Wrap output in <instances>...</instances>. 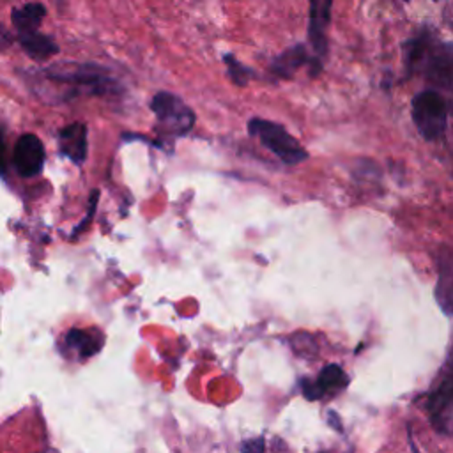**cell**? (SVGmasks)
<instances>
[{
	"label": "cell",
	"instance_id": "obj_9",
	"mask_svg": "<svg viewBox=\"0 0 453 453\" xmlns=\"http://www.w3.org/2000/svg\"><path fill=\"white\" fill-rule=\"evenodd\" d=\"M308 41L313 48V55L322 60L327 53V28L331 25L333 0H308Z\"/></svg>",
	"mask_w": 453,
	"mask_h": 453
},
{
	"label": "cell",
	"instance_id": "obj_8",
	"mask_svg": "<svg viewBox=\"0 0 453 453\" xmlns=\"http://www.w3.org/2000/svg\"><path fill=\"white\" fill-rule=\"evenodd\" d=\"M12 163L21 177H35L44 165L42 142L32 133L21 134L14 145Z\"/></svg>",
	"mask_w": 453,
	"mask_h": 453
},
{
	"label": "cell",
	"instance_id": "obj_22",
	"mask_svg": "<svg viewBox=\"0 0 453 453\" xmlns=\"http://www.w3.org/2000/svg\"><path fill=\"white\" fill-rule=\"evenodd\" d=\"M327 423L334 428V430H338V432H343V426H342V419H340V416L334 412V411H329L327 412Z\"/></svg>",
	"mask_w": 453,
	"mask_h": 453
},
{
	"label": "cell",
	"instance_id": "obj_7",
	"mask_svg": "<svg viewBox=\"0 0 453 453\" xmlns=\"http://www.w3.org/2000/svg\"><path fill=\"white\" fill-rule=\"evenodd\" d=\"M303 65H308V73L310 76H319L322 71V60L317 58L315 55H310L304 44H296L288 50H285L283 53H280L273 64H271V73L276 78L281 80H288L296 74L297 69H301Z\"/></svg>",
	"mask_w": 453,
	"mask_h": 453
},
{
	"label": "cell",
	"instance_id": "obj_21",
	"mask_svg": "<svg viewBox=\"0 0 453 453\" xmlns=\"http://www.w3.org/2000/svg\"><path fill=\"white\" fill-rule=\"evenodd\" d=\"M11 42H12V34L4 25H0V51L11 46Z\"/></svg>",
	"mask_w": 453,
	"mask_h": 453
},
{
	"label": "cell",
	"instance_id": "obj_3",
	"mask_svg": "<svg viewBox=\"0 0 453 453\" xmlns=\"http://www.w3.org/2000/svg\"><path fill=\"white\" fill-rule=\"evenodd\" d=\"M248 133L258 138V142L285 165H297L308 159L304 147L278 122L253 117L248 120Z\"/></svg>",
	"mask_w": 453,
	"mask_h": 453
},
{
	"label": "cell",
	"instance_id": "obj_2",
	"mask_svg": "<svg viewBox=\"0 0 453 453\" xmlns=\"http://www.w3.org/2000/svg\"><path fill=\"white\" fill-rule=\"evenodd\" d=\"M37 78L48 81L55 88L60 87L58 101H69L78 96H103L117 90V81L103 69L96 65H58L48 67L37 74Z\"/></svg>",
	"mask_w": 453,
	"mask_h": 453
},
{
	"label": "cell",
	"instance_id": "obj_20",
	"mask_svg": "<svg viewBox=\"0 0 453 453\" xmlns=\"http://www.w3.org/2000/svg\"><path fill=\"white\" fill-rule=\"evenodd\" d=\"M7 170V161H5V138L4 131L0 129V175H5Z\"/></svg>",
	"mask_w": 453,
	"mask_h": 453
},
{
	"label": "cell",
	"instance_id": "obj_18",
	"mask_svg": "<svg viewBox=\"0 0 453 453\" xmlns=\"http://www.w3.org/2000/svg\"><path fill=\"white\" fill-rule=\"evenodd\" d=\"M97 198H99V191H97V189H94V193L90 195V202H88V214H87V218H83L81 225H78V226L74 228V235H78L85 226H88L90 218L94 216V211H96V202H97Z\"/></svg>",
	"mask_w": 453,
	"mask_h": 453
},
{
	"label": "cell",
	"instance_id": "obj_4",
	"mask_svg": "<svg viewBox=\"0 0 453 453\" xmlns=\"http://www.w3.org/2000/svg\"><path fill=\"white\" fill-rule=\"evenodd\" d=\"M448 101L434 88L423 90L412 97V122L419 134L428 142H435L444 136L448 127Z\"/></svg>",
	"mask_w": 453,
	"mask_h": 453
},
{
	"label": "cell",
	"instance_id": "obj_12",
	"mask_svg": "<svg viewBox=\"0 0 453 453\" xmlns=\"http://www.w3.org/2000/svg\"><path fill=\"white\" fill-rule=\"evenodd\" d=\"M451 402H453V347L442 366V372L435 388L426 396V412H434L439 407L448 405Z\"/></svg>",
	"mask_w": 453,
	"mask_h": 453
},
{
	"label": "cell",
	"instance_id": "obj_14",
	"mask_svg": "<svg viewBox=\"0 0 453 453\" xmlns=\"http://www.w3.org/2000/svg\"><path fill=\"white\" fill-rule=\"evenodd\" d=\"M46 16V7L42 4L32 2L25 4L21 7H14L11 12L16 34H25V32H35Z\"/></svg>",
	"mask_w": 453,
	"mask_h": 453
},
{
	"label": "cell",
	"instance_id": "obj_23",
	"mask_svg": "<svg viewBox=\"0 0 453 453\" xmlns=\"http://www.w3.org/2000/svg\"><path fill=\"white\" fill-rule=\"evenodd\" d=\"M416 453H418V451H416Z\"/></svg>",
	"mask_w": 453,
	"mask_h": 453
},
{
	"label": "cell",
	"instance_id": "obj_17",
	"mask_svg": "<svg viewBox=\"0 0 453 453\" xmlns=\"http://www.w3.org/2000/svg\"><path fill=\"white\" fill-rule=\"evenodd\" d=\"M301 391L303 395L308 398V400H319L324 396L320 386L317 384V380H308V379H303L301 380Z\"/></svg>",
	"mask_w": 453,
	"mask_h": 453
},
{
	"label": "cell",
	"instance_id": "obj_13",
	"mask_svg": "<svg viewBox=\"0 0 453 453\" xmlns=\"http://www.w3.org/2000/svg\"><path fill=\"white\" fill-rule=\"evenodd\" d=\"M16 35H18V42L21 44L25 53L37 62H44L58 51V44L50 35L41 34L39 30L16 34Z\"/></svg>",
	"mask_w": 453,
	"mask_h": 453
},
{
	"label": "cell",
	"instance_id": "obj_5",
	"mask_svg": "<svg viewBox=\"0 0 453 453\" xmlns=\"http://www.w3.org/2000/svg\"><path fill=\"white\" fill-rule=\"evenodd\" d=\"M150 110L161 136L173 140L188 134L195 126V111L172 92H157L150 101Z\"/></svg>",
	"mask_w": 453,
	"mask_h": 453
},
{
	"label": "cell",
	"instance_id": "obj_15",
	"mask_svg": "<svg viewBox=\"0 0 453 453\" xmlns=\"http://www.w3.org/2000/svg\"><path fill=\"white\" fill-rule=\"evenodd\" d=\"M317 384L320 386L322 393H329V391H340L349 384V377L347 373L342 370L340 365H326L319 377H317Z\"/></svg>",
	"mask_w": 453,
	"mask_h": 453
},
{
	"label": "cell",
	"instance_id": "obj_11",
	"mask_svg": "<svg viewBox=\"0 0 453 453\" xmlns=\"http://www.w3.org/2000/svg\"><path fill=\"white\" fill-rule=\"evenodd\" d=\"M60 152L73 163L81 165L87 157V126L83 122H73L58 131Z\"/></svg>",
	"mask_w": 453,
	"mask_h": 453
},
{
	"label": "cell",
	"instance_id": "obj_16",
	"mask_svg": "<svg viewBox=\"0 0 453 453\" xmlns=\"http://www.w3.org/2000/svg\"><path fill=\"white\" fill-rule=\"evenodd\" d=\"M223 62L226 65V73H228L232 83L237 85V87H246L248 81H250L251 71L244 64H241L237 60V57L232 55V53H225L223 55Z\"/></svg>",
	"mask_w": 453,
	"mask_h": 453
},
{
	"label": "cell",
	"instance_id": "obj_10",
	"mask_svg": "<svg viewBox=\"0 0 453 453\" xmlns=\"http://www.w3.org/2000/svg\"><path fill=\"white\" fill-rule=\"evenodd\" d=\"M435 301L446 317H453V248L441 246L437 251Z\"/></svg>",
	"mask_w": 453,
	"mask_h": 453
},
{
	"label": "cell",
	"instance_id": "obj_1",
	"mask_svg": "<svg viewBox=\"0 0 453 453\" xmlns=\"http://www.w3.org/2000/svg\"><path fill=\"white\" fill-rule=\"evenodd\" d=\"M405 78L421 74L434 87L453 90V44L441 41L434 28L423 27L403 41Z\"/></svg>",
	"mask_w": 453,
	"mask_h": 453
},
{
	"label": "cell",
	"instance_id": "obj_6",
	"mask_svg": "<svg viewBox=\"0 0 453 453\" xmlns=\"http://www.w3.org/2000/svg\"><path fill=\"white\" fill-rule=\"evenodd\" d=\"M104 345V333L97 326H71L57 338L58 354L71 363H85Z\"/></svg>",
	"mask_w": 453,
	"mask_h": 453
},
{
	"label": "cell",
	"instance_id": "obj_19",
	"mask_svg": "<svg viewBox=\"0 0 453 453\" xmlns=\"http://www.w3.org/2000/svg\"><path fill=\"white\" fill-rule=\"evenodd\" d=\"M242 453H264V439L257 437V439H250L244 441L241 446Z\"/></svg>",
	"mask_w": 453,
	"mask_h": 453
}]
</instances>
